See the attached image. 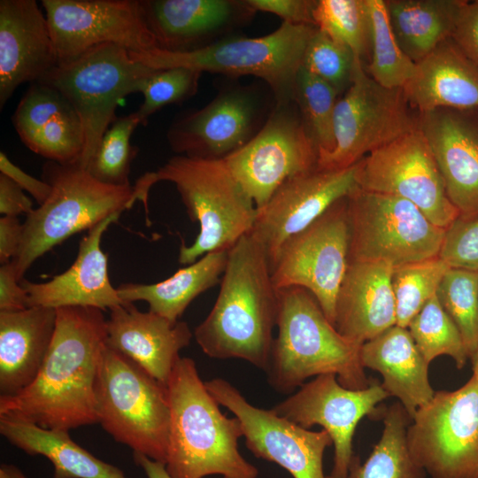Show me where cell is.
Masks as SVG:
<instances>
[{
  "mask_svg": "<svg viewBox=\"0 0 478 478\" xmlns=\"http://www.w3.org/2000/svg\"><path fill=\"white\" fill-rule=\"evenodd\" d=\"M155 70L134 60L127 49L104 43L58 64L37 81L57 89L80 118L84 148L78 166L86 169L102 137L118 118L119 102L139 92L143 79Z\"/></svg>",
  "mask_w": 478,
  "mask_h": 478,
  "instance_id": "cell-9",
  "label": "cell"
},
{
  "mask_svg": "<svg viewBox=\"0 0 478 478\" xmlns=\"http://www.w3.org/2000/svg\"><path fill=\"white\" fill-rule=\"evenodd\" d=\"M2 468L7 473L10 478H28L18 466L14 465L4 464Z\"/></svg>",
  "mask_w": 478,
  "mask_h": 478,
  "instance_id": "cell-51",
  "label": "cell"
},
{
  "mask_svg": "<svg viewBox=\"0 0 478 478\" xmlns=\"http://www.w3.org/2000/svg\"><path fill=\"white\" fill-rule=\"evenodd\" d=\"M23 235V224L18 217L2 216L0 218V262L12 261L16 256Z\"/></svg>",
  "mask_w": 478,
  "mask_h": 478,
  "instance_id": "cell-49",
  "label": "cell"
},
{
  "mask_svg": "<svg viewBox=\"0 0 478 478\" xmlns=\"http://www.w3.org/2000/svg\"><path fill=\"white\" fill-rule=\"evenodd\" d=\"M0 433L29 455H42L53 466V478H127L76 443L68 431L50 429L19 419L0 416Z\"/></svg>",
  "mask_w": 478,
  "mask_h": 478,
  "instance_id": "cell-30",
  "label": "cell"
},
{
  "mask_svg": "<svg viewBox=\"0 0 478 478\" xmlns=\"http://www.w3.org/2000/svg\"><path fill=\"white\" fill-rule=\"evenodd\" d=\"M451 267L439 257L393 268L391 284L397 325L406 328L411 320L435 295Z\"/></svg>",
  "mask_w": 478,
  "mask_h": 478,
  "instance_id": "cell-37",
  "label": "cell"
},
{
  "mask_svg": "<svg viewBox=\"0 0 478 478\" xmlns=\"http://www.w3.org/2000/svg\"><path fill=\"white\" fill-rule=\"evenodd\" d=\"M278 303L268 258L249 233L228 250L218 297L195 339L210 358H240L266 371Z\"/></svg>",
  "mask_w": 478,
  "mask_h": 478,
  "instance_id": "cell-2",
  "label": "cell"
},
{
  "mask_svg": "<svg viewBox=\"0 0 478 478\" xmlns=\"http://www.w3.org/2000/svg\"><path fill=\"white\" fill-rule=\"evenodd\" d=\"M57 309L0 312V392L14 396L36 377L50 346Z\"/></svg>",
  "mask_w": 478,
  "mask_h": 478,
  "instance_id": "cell-28",
  "label": "cell"
},
{
  "mask_svg": "<svg viewBox=\"0 0 478 478\" xmlns=\"http://www.w3.org/2000/svg\"><path fill=\"white\" fill-rule=\"evenodd\" d=\"M317 27L282 22L260 37L231 35L190 52H170L155 48L131 52V58L156 69L186 67L230 78L255 76L272 90L277 103L293 99L297 73L306 46Z\"/></svg>",
  "mask_w": 478,
  "mask_h": 478,
  "instance_id": "cell-7",
  "label": "cell"
},
{
  "mask_svg": "<svg viewBox=\"0 0 478 478\" xmlns=\"http://www.w3.org/2000/svg\"><path fill=\"white\" fill-rule=\"evenodd\" d=\"M477 274H478V272H477Z\"/></svg>",
  "mask_w": 478,
  "mask_h": 478,
  "instance_id": "cell-54",
  "label": "cell"
},
{
  "mask_svg": "<svg viewBox=\"0 0 478 478\" xmlns=\"http://www.w3.org/2000/svg\"><path fill=\"white\" fill-rule=\"evenodd\" d=\"M388 397L377 380H372L366 389H351L342 386L335 374H325L305 382L273 409L305 428L321 426L331 436L335 448L329 475L347 478L354 456L352 440L356 427L366 415L377 417V405Z\"/></svg>",
  "mask_w": 478,
  "mask_h": 478,
  "instance_id": "cell-19",
  "label": "cell"
},
{
  "mask_svg": "<svg viewBox=\"0 0 478 478\" xmlns=\"http://www.w3.org/2000/svg\"><path fill=\"white\" fill-rule=\"evenodd\" d=\"M96 397L98 423L115 441L166 463L170 429L166 385L127 356L106 347Z\"/></svg>",
  "mask_w": 478,
  "mask_h": 478,
  "instance_id": "cell-8",
  "label": "cell"
},
{
  "mask_svg": "<svg viewBox=\"0 0 478 478\" xmlns=\"http://www.w3.org/2000/svg\"><path fill=\"white\" fill-rule=\"evenodd\" d=\"M204 384L218 404L239 420L246 446L254 456L279 465L293 478H331L323 471L325 451L333 444L326 430L311 431L273 408L252 405L225 379L214 378Z\"/></svg>",
  "mask_w": 478,
  "mask_h": 478,
  "instance_id": "cell-18",
  "label": "cell"
},
{
  "mask_svg": "<svg viewBox=\"0 0 478 478\" xmlns=\"http://www.w3.org/2000/svg\"><path fill=\"white\" fill-rule=\"evenodd\" d=\"M0 172L28 192L39 204H42L50 194L51 188L49 183L24 172L13 164L4 151L0 152Z\"/></svg>",
  "mask_w": 478,
  "mask_h": 478,
  "instance_id": "cell-47",
  "label": "cell"
},
{
  "mask_svg": "<svg viewBox=\"0 0 478 478\" xmlns=\"http://www.w3.org/2000/svg\"><path fill=\"white\" fill-rule=\"evenodd\" d=\"M471 359H472V365H473V367H472L473 375L478 377V349Z\"/></svg>",
  "mask_w": 478,
  "mask_h": 478,
  "instance_id": "cell-52",
  "label": "cell"
},
{
  "mask_svg": "<svg viewBox=\"0 0 478 478\" xmlns=\"http://www.w3.org/2000/svg\"><path fill=\"white\" fill-rule=\"evenodd\" d=\"M383 430L369 457L360 463L354 455L347 478H425L426 472L412 457L407 444L411 418L399 402L383 411Z\"/></svg>",
  "mask_w": 478,
  "mask_h": 478,
  "instance_id": "cell-33",
  "label": "cell"
},
{
  "mask_svg": "<svg viewBox=\"0 0 478 478\" xmlns=\"http://www.w3.org/2000/svg\"><path fill=\"white\" fill-rule=\"evenodd\" d=\"M360 361L364 368L381 374L383 389L398 399L411 420L434 397L428 380L429 364L407 328L394 325L364 343Z\"/></svg>",
  "mask_w": 478,
  "mask_h": 478,
  "instance_id": "cell-29",
  "label": "cell"
},
{
  "mask_svg": "<svg viewBox=\"0 0 478 478\" xmlns=\"http://www.w3.org/2000/svg\"><path fill=\"white\" fill-rule=\"evenodd\" d=\"M58 65L46 16L35 0L0 1V109L16 89Z\"/></svg>",
  "mask_w": 478,
  "mask_h": 478,
  "instance_id": "cell-23",
  "label": "cell"
},
{
  "mask_svg": "<svg viewBox=\"0 0 478 478\" xmlns=\"http://www.w3.org/2000/svg\"><path fill=\"white\" fill-rule=\"evenodd\" d=\"M358 188L405 199L446 229L459 213L449 199L427 139L419 127L357 163Z\"/></svg>",
  "mask_w": 478,
  "mask_h": 478,
  "instance_id": "cell-15",
  "label": "cell"
},
{
  "mask_svg": "<svg viewBox=\"0 0 478 478\" xmlns=\"http://www.w3.org/2000/svg\"><path fill=\"white\" fill-rule=\"evenodd\" d=\"M436 297L458 328L467 356L478 349V274L451 267L443 276Z\"/></svg>",
  "mask_w": 478,
  "mask_h": 478,
  "instance_id": "cell-40",
  "label": "cell"
},
{
  "mask_svg": "<svg viewBox=\"0 0 478 478\" xmlns=\"http://www.w3.org/2000/svg\"><path fill=\"white\" fill-rule=\"evenodd\" d=\"M227 255L228 251L206 253L156 283H123L117 288L119 297L124 304L145 301L149 311L171 321H178L197 297L220 282Z\"/></svg>",
  "mask_w": 478,
  "mask_h": 478,
  "instance_id": "cell-31",
  "label": "cell"
},
{
  "mask_svg": "<svg viewBox=\"0 0 478 478\" xmlns=\"http://www.w3.org/2000/svg\"><path fill=\"white\" fill-rule=\"evenodd\" d=\"M203 73L173 67L155 70L142 81L139 93L143 101L135 112L142 126H146L150 115L166 105L182 104L194 96Z\"/></svg>",
  "mask_w": 478,
  "mask_h": 478,
  "instance_id": "cell-41",
  "label": "cell"
},
{
  "mask_svg": "<svg viewBox=\"0 0 478 478\" xmlns=\"http://www.w3.org/2000/svg\"><path fill=\"white\" fill-rule=\"evenodd\" d=\"M275 104L272 90L264 82L229 83L204 107L177 119L166 139L177 155L224 159L259 132Z\"/></svg>",
  "mask_w": 478,
  "mask_h": 478,
  "instance_id": "cell-13",
  "label": "cell"
},
{
  "mask_svg": "<svg viewBox=\"0 0 478 478\" xmlns=\"http://www.w3.org/2000/svg\"><path fill=\"white\" fill-rule=\"evenodd\" d=\"M335 147L318 155L320 169L350 167L374 150L419 127L402 88H386L366 71L355 57L349 88L336 102Z\"/></svg>",
  "mask_w": 478,
  "mask_h": 478,
  "instance_id": "cell-10",
  "label": "cell"
},
{
  "mask_svg": "<svg viewBox=\"0 0 478 478\" xmlns=\"http://www.w3.org/2000/svg\"><path fill=\"white\" fill-rule=\"evenodd\" d=\"M29 306L28 296L20 284L12 261L0 266V312H19Z\"/></svg>",
  "mask_w": 478,
  "mask_h": 478,
  "instance_id": "cell-46",
  "label": "cell"
},
{
  "mask_svg": "<svg viewBox=\"0 0 478 478\" xmlns=\"http://www.w3.org/2000/svg\"><path fill=\"white\" fill-rule=\"evenodd\" d=\"M107 347L136 363L166 386L180 351L193 333L185 321H171L151 311L141 312L133 303L110 310Z\"/></svg>",
  "mask_w": 478,
  "mask_h": 478,
  "instance_id": "cell-25",
  "label": "cell"
},
{
  "mask_svg": "<svg viewBox=\"0 0 478 478\" xmlns=\"http://www.w3.org/2000/svg\"><path fill=\"white\" fill-rule=\"evenodd\" d=\"M32 200L12 180L0 173V213L2 216L18 217L33 211Z\"/></svg>",
  "mask_w": 478,
  "mask_h": 478,
  "instance_id": "cell-48",
  "label": "cell"
},
{
  "mask_svg": "<svg viewBox=\"0 0 478 478\" xmlns=\"http://www.w3.org/2000/svg\"><path fill=\"white\" fill-rule=\"evenodd\" d=\"M339 95L331 85L300 67L293 100L319 154L329 152L335 147L333 118Z\"/></svg>",
  "mask_w": 478,
  "mask_h": 478,
  "instance_id": "cell-36",
  "label": "cell"
},
{
  "mask_svg": "<svg viewBox=\"0 0 478 478\" xmlns=\"http://www.w3.org/2000/svg\"><path fill=\"white\" fill-rule=\"evenodd\" d=\"M161 181L175 185L189 219L199 224L195 242L181 245V264H192L209 252L228 251L251 231L257 207L223 159L175 155L135 181V201L146 204L150 188Z\"/></svg>",
  "mask_w": 478,
  "mask_h": 478,
  "instance_id": "cell-5",
  "label": "cell"
},
{
  "mask_svg": "<svg viewBox=\"0 0 478 478\" xmlns=\"http://www.w3.org/2000/svg\"><path fill=\"white\" fill-rule=\"evenodd\" d=\"M141 125L132 112L118 117L102 137L86 170L101 182L113 186H129V173L139 149L131 143L135 129Z\"/></svg>",
  "mask_w": 478,
  "mask_h": 478,
  "instance_id": "cell-39",
  "label": "cell"
},
{
  "mask_svg": "<svg viewBox=\"0 0 478 478\" xmlns=\"http://www.w3.org/2000/svg\"><path fill=\"white\" fill-rule=\"evenodd\" d=\"M346 197L335 202L281 247L272 266L277 290L300 287L317 300L334 325L336 297L349 265Z\"/></svg>",
  "mask_w": 478,
  "mask_h": 478,
  "instance_id": "cell-14",
  "label": "cell"
},
{
  "mask_svg": "<svg viewBox=\"0 0 478 478\" xmlns=\"http://www.w3.org/2000/svg\"><path fill=\"white\" fill-rule=\"evenodd\" d=\"M106 347L102 310L58 308L53 338L36 377L19 393L0 397V416L65 431L98 423L96 385Z\"/></svg>",
  "mask_w": 478,
  "mask_h": 478,
  "instance_id": "cell-1",
  "label": "cell"
},
{
  "mask_svg": "<svg viewBox=\"0 0 478 478\" xmlns=\"http://www.w3.org/2000/svg\"><path fill=\"white\" fill-rule=\"evenodd\" d=\"M170 407L166 468L173 478H258L240 453L239 420L227 418L199 376L195 361L180 358L166 383Z\"/></svg>",
  "mask_w": 478,
  "mask_h": 478,
  "instance_id": "cell-3",
  "label": "cell"
},
{
  "mask_svg": "<svg viewBox=\"0 0 478 478\" xmlns=\"http://www.w3.org/2000/svg\"><path fill=\"white\" fill-rule=\"evenodd\" d=\"M371 58L366 73L386 88H404L416 64L400 48L391 27L384 0H367Z\"/></svg>",
  "mask_w": 478,
  "mask_h": 478,
  "instance_id": "cell-34",
  "label": "cell"
},
{
  "mask_svg": "<svg viewBox=\"0 0 478 478\" xmlns=\"http://www.w3.org/2000/svg\"><path fill=\"white\" fill-rule=\"evenodd\" d=\"M134 460L146 474L147 478H173L166 468V464L154 460L141 453H133Z\"/></svg>",
  "mask_w": 478,
  "mask_h": 478,
  "instance_id": "cell-50",
  "label": "cell"
},
{
  "mask_svg": "<svg viewBox=\"0 0 478 478\" xmlns=\"http://www.w3.org/2000/svg\"><path fill=\"white\" fill-rule=\"evenodd\" d=\"M278 295V334L265 371L270 386L289 394L312 376L335 374L344 388L368 387L371 381L360 361L362 344L342 335L307 289L289 287Z\"/></svg>",
  "mask_w": 478,
  "mask_h": 478,
  "instance_id": "cell-4",
  "label": "cell"
},
{
  "mask_svg": "<svg viewBox=\"0 0 478 478\" xmlns=\"http://www.w3.org/2000/svg\"><path fill=\"white\" fill-rule=\"evenodd\" d=\"M403 89L418 113L437 108H478V66L449 38L416 64Z\"/></svg>",
  "mask_w": 478,
  "mask_h": 478,
  "instance_id": "cell-27",
  "label": "cell"
},
{
  "mask_svg": "<svg viewBox=\"0 0 478 478\" xmlns=\"http://www.w3.org/2000/svg\"><path fill=\"white\" fill-rule=\"evenodd\" d=\"M58 64L114 43L131 52L157 48L140 0H42Z\"/></svg>",
  "mask_w": 478,
  "mask_h": 478,
  "instance_id": "cell-17",
  "label": "cell"
},
{
  "mask_svg": "<svg viewBox=\"0 0 478 478\" xmlns=\"http://www.w3.org/2000/svg\"><path fill=\"white\" fill-rule=\"evenodd\" d=\"M407 444L432 478H478V377L435 391L412 419Z\"/></svg>",
  "mask_w": 478,
  "mask_h": 478,
  "instance_id": "cell-12",
  "label": "cell"
},
{
  "mask_svg": "<svg viewBox=\"0 0 478 478\" xmlns=\"http://www.w3.org/2000/svg\"><path fill=\"white\" fill-rule=\"evenodd\" d=\"M463 0L385 1L394 35L415 64L451 37Z\"/></svg>",
  "mask_w": 478,
  "mask_h": 478,
  "instance_id": "cell-32",
  "label": "cell"
},
{
  "mask_svg": "<svg viewBox=\"0 0 478 478\" xmlns=\"http://www.w3.org/2000/svg\"><path fill=\"white\" fill-rule=\"evenodd\" d=\"M393 266L385 262L352 261L340 286L334 326L360 344L397 325Z\"/></svg>",
  "mask_w": 478,
  "mask_h": 478,
  "instance_id": "cell-26",
  "label": "cell"
},
{
  "mask_svg": "<svg viewBox=\"0 0 478 478\" xmlns=\"http://www.w3.org/2000/svg\"><path fill=\"white\" fill-rule=\"evenodd\" d=\"M444 182L461 219L478 217V108H437L418 113Z\"/></svg>",
  "mask_w": 478,
  "mask_h": 478,
  "instance_id": "cell-21",
  "label": "cell"
},
{
  "mask_svg": "<svg viewBox=\"0 0 478 478\" xmlns=\"http://www.w3.org/2000/svg\"><path fill=\"white\" fill-rule=\"evenodd\" d=\"M0 478H10L4 468L0 467Z\"/></svg>",
  "mask_w": 478,
  "mask_h": 478,
  "instance_id": "cell-53",
  "label": "cell"
},
{
  "mask_svg": "<svg viewBox=\"0 0 478 478\" xmlns=\"http://www.w3.org/2000/svg\"><path fill=\"white\" fill-rule=\"evenodd\" d=\"M346 201L349 262H385L394 268L439 256L445 229L412 203L359 188Z\"/></svg>",
  "mask_w": 478,
  "mask_h": 478,
  "instance_id": "cell-11",
  "label": "cell"
},
{
  "mask_svg": "<svg viewBox=\"0 0 478 478\" xmlns=\"http://www.w3.org/2000/svg\"><path fill=\"white\" fill-rule=\"evenodd\" d=\"M354 60L348 47L317 28L306 46L301 66L341 94L351 84Z\"/></svg>",
  "mask_w": 478,
  "mask_h": 478,
  "instance_id": "cell-42",
  "label": "cell"
},
{
  "mask_svg": "<svg viewBox=\"0 0 478 478\" xmlns=\"http://www.w3.org/2000/svg\"><path fill=\"white\" fill-rule=\"evenodd\" d=\"M357 163L350 167L315 168L285 180L258 210L251 235L262 245L272 266L281 245L329 207L358 188Z\"/></svg>",
  "mask_w": 478,
  "mask_h": 478,
  "instance_id": "cell-20",
  "label": "cell"
},
{
  "mask_svg": "<svg viewBox=\"0 0 478 478\" xmlns=\"http://www.w3.org/2000/svg\"><path fill=\"white\" fill-rule=\"evenodd\" d=\"M318 154L292 99L276 102L259 132L223 160L258 210L285 180L315 168Z\"/></svg>",
  "mask_w": 478,
  "mask_h": 478,
  "instance_id": "cell-16",
  "label": "cell"
},
{
  "mask_svg": "<svg viewBox=\"0 0 478 478\" xmlns=\"http://www.w3.org/2000/svg\"><path fill=\"white\" fill-rule=\"evenodd\" d=\"M314 25L363 61L370 50L367 0H317Z\"/></svg>",
  "mask_w": 478,
  "mask_h": 478,
  "instance_id": "cell-38",
  "label": "cell"
},
{
  "mask_svg": "<svg viewBox=\"0 0 478 478\" xmlns=\"http://www.w3.org/2000/svg\"><path fill=\"white\" fill-rule=\"evenodd\" d=\"M120 214L115 213L88 230L80 242L75 261L64 273L45 282L20 281L30 307L82 306L105 311L125 305L110 281L107 257L100 245L104 233Z\"/></svg>",
  "mask_w": 478,
  "mask_h": 478,
  "instance_id": "cell-24",
  "label": "cell"
},
{
  "mask_svg": "<svg viewBox=\"0 0 478 478\" xmlns=\"http://www.w3.org/2000/svg\"><path fill=\"white\" fill-rule=\"evenodd\" d=\"M438 257L450 267L478 272V217L454 220L445 229Z\"/></svg>",
  "mask_w": 478,
  "mask_h": 478,
  "instance_id": "cell-43",
  "label": "cell"
},
{
  "mask_svg": "<svg viewBox=\"0 0 478 478\" xmlns=\"http://www.w3.org/2000/svg\"><path fill=\"white\" fill-rule=\"evenodd\" d=\"M256 12L274 14L282 22L314 25L315 0H247ZM316 27V26H315Z\"/></svg>",
  "mask_w": 478,
  "mask_h": 478,
  "instance_id": "cell-45",
  "label": "cell"
},
{
  "mask_svg": "<svg viewBox=\"0 0 478 478\" xmlns=\"http://www.w3.org/2000/svg\"><path fill=\"white\" fill-rule=\"evenodd\" d=\"M406 328L428 364L438 356L446 355L461 369L469 358L458 328L436 295L424 305Z\"/></svg>",
  "mask_w": 478,
  "mask_h": 478,
  "instance_id": "cell-35",
  "label": "cell"
},
{
  "mask_svg": "<svg viewBox=\"0 0 478 478\" xmlns=\"http://www.w3.org/2000/svg\"><path fill=\"white\" fill-rule=\"evenodd\" d=\"M157 48L190 52L234 35L256 11L247 0H140Z\"/></svg>",
  "mask_w": 478,
  "mask_h": 478,
  "instance_id": "cell-22",
  "label": "cell"
},
{
  "mask_svg": "<svg viewBox=\"0 0 478 478\" xmlns=\"http://www.w3.org/2000/svg\"><path fill=\"white\" fill-rule=\"evenodd\" d=\"M42 180L50 185V194L27 215L21 243L12 260L19 281L33 263L52 248L135 203L133 185L101 182L78 165L47 160Z\"/></svg>",
  "mask_w": 478,
  "mask_h": 478,
  "instance_id": "cell-6",
  "label": "cell"
},
{
  "mask_svg": "<svg viewBox=\"0 0 478 478\" xmlns=\"http://www.w3.org/2000/svg\"><path fill=\"white\" fill-rule=\"evenodd\" d=\"M451 38L478 66V0L462 1Z\"/></svg>",
  "mask_w": 478,
  "mask_h": 478,
  "instance_id": "cell-44",
  "label": "cell"
}]
</instances>
